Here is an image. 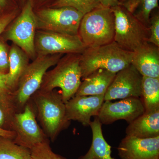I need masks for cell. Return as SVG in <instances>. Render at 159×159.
<instances>
[{
    "label": "cell",
    "instance_id": "cell-18",
    "mask_svg": "<svg viewBox=\"0 0 159 159\" xmlns=\"http://www.w3.org/2000/svg\"><path fill=\"white\" fill-rule=\"evenodd\" d=\"M102 125L98 117L90 123L93 133V140L88 152L78 159H116L111 156V146L106 141L102 134Z\"/></svg>",
    "mask_w": 159,
    "mask_h": 159
},
{
    "label": "cell",
    "instance_id": "cell-4",
    "mask_svg": "<svg viewBox=\"0 0 159 159\" xmlns=\"http://www.w3.org/2000/svg\"><path fill=\"white\" fill-rule=\"evenodd\" d=\"M115 16L111 8L99 7L84 14L78 35L87 48H95L114 41Z\"/></svg>",
    "mask_w": 159,
    "mask_h": 159
},
{
    "label": "cell",
    "instance_id": "cell-27",
    "mask_svg": "<svg viewBox=\"0 0 159 159\" xmlns=\"http://www.w3.org/2000/svg\"><path fill=\"white\" fill-rule=\"evenodd\" d=\"M9 70V52L7 46L0 39V72L8 74Z\"/></svg>",
    "mask_w": 159,
    "mask_h": 159
},
{
    "label": "cell",
    "instance_id": "cell-25",
    "mask_svg": "<svg viewBox=\"0 0 159 159\" xmlns=\"http://www.w3.org/2000/svg\"><path fill=\"white\" fill-rule=\"evenodd\" d=\"M14 106L9 104L0 105V128L11 130V123L15 114L16 113Z\"/></svg>",
    "mask_w": 159,
    "mask_h": 159
},
{
    "label": "cell",
    "instance_id": "cell-21",
    "mask_svg": "<svg viewBox=\"0 0 159 159\" xmlns=\"http://www.w3.org/2000/svg\"><path fill=\"white\" fill-rule=\"evenodd\" d=\"M142 97L145 112L159 109V78L142 77Z\"/></svg>",
    "mask_w": 159,
    "mask_h": 159
},
{
    "label": "cell",
    "instance_id": "cell-31",
    "mask_svg": "<svg viewBox=\"0 0 159 159\" xmlns=\"http://www.w3.org/2000/svg\"><path fill=\"white\" fill-rule=\"evenodd\" d=\"M15 135V134L13 131L7 130V129L0 128V137L9 138L13 140Z\"/></svg>",
    "mask_w": 159,
    "mask_h": 159
},
{
    "label": "cell",
    "instance_id": "cell-15",
    "mask_svg": "<svg viewBox=\"0 0 159 159\" xmlns=\"http://www.w3.org/2000/svg\"><path fill=\"white\" fill-rule=\"evenodd\" d=\"M159 48L147 43L133 52L131 64L142 77L159 78Z\"/></svg>",
    "mask_w": 159,
    "mask_h": 159
},
{
    "label": "cell",
    "instance_id": "cell-19",
    "mask_svg": "<svg viewBox=\"0 0 159 159\" xmlns=\"http://www.w3.org/2000/svg\"><path fill=\"white\" fill-rule=\"evenodd\" d=\"M29 57L27 54L13 44L9 51V70L7 84L10 90L14 92L17 88L20 78L29 64Z\"/></svg>",
    "mask_w": 159,
    "mask_h": 159
},
{
    "label": "cell",
    "instance_id": "cell-32",
    "mask_svg": "<svg viewBox=\"0 0 159 159\" xmlns=\"http://www.w3.org/2000/svg\"><path fill=\"white\" fill-rule=\"evenodd\" d=\"M6 0H0V9L4 8L6 5Z\"/></svg>",
    "mask_w": 159,
    "mask_h": 159
},
{
    "label": "cell",
    "instance_id": "cell-5",
    "mask_svg": "<svg viewBox=\"0 0 159 159\" xmlns=\"http://www.w3.org/2000/svg\"><path fill=\"white\" fill-rule=\"evenodd\" d=\"M63 54L37 56L29 64L19 81L11 98L16 112L22 111L31 97L40 88L43 78L48 70L55 66Z\"/></svg>",
    "mask_w": 159,
    "mask_h": 159
},
{
    "label": "cell",
    "instance_id": "cell-20",
    "mask_svg": "<svg viewBox=\"0 0 159 159\" xmlns=\"http://www.w3.org/2000/svg\"><path fill=\"white\" fill-rule=\"evenodd\" d=\"M122 5L149 28L151 14L158 7V0H124Z\"/></svg>",
    "mask_w": 159,
    "mask_h": 159
},
{
    "label": "cell",
    "instance_id": "cell-11",
    "mask_svg": "<svg viewBox=\"0 0 159 159\" xmlns=\"http://www.w3.org/2000/svg\"><path fill=\"white\" fill-rule=\"evenodd\" d=\"M142 76L130 64L116 74L104 96V100L111 101L142 97Z\"/></svg>",
    "mask_w": 159,
    "mask_h": 159
},
{
    "label": "cell",
    "instance_id": "cell-9",
    "mask_svg": "<svg viewBox=\"0 0 159 159\" xmlns=\"http://www.w3.org/2000/svg\"><path fill=\"white\" fill-rule=\"evenodd\" d=\"M34 110L30 99L22 111L15 114L11 123V130L15 134L13 142L30 150L49 139L36 121Z\"/></svg>",
    "mask_w": 159,
    "mask_h": 159
},
{
    "label": "cell",
    "instance_id": "cell-24",
    "mask_svg": "<svg viewBox=\"0 0 159 159\" xmlns=\"http://www.w3.org/2000/svg\"><path fill=\"white\" fill-rule=\"evenodd\" d=\"M31 151L33 159H67L53 151L49 139L35 145Z\"/></svg>",
    "mask_w": 159,
    "mask_h": 159
},
{
    "label": "cell",
    "instance_id": "cell-6",
    "mask_svg": "<svg viewBox=\"0 0 159 159\" xmlns=\"http://www.w3.org/2000/svg\"><path fill=\"white\" fill-rule=\"evenodd\" d=\"M115 16L114 41L123 49L134 52L148 43L149 28L122 5L111 8Z\"/></svg>",
    "mask_w": 159,
    "mask_h": 159
},
{
    "label": "cell",
    "instance_id": "cell-3",
    "mask_svg": "<svg viewBox=\"0 0 159 159\" xmlns=\"http://www.w3.org/2000/svg\"><path fill=\"white\" fill-rule=\"evenodd\" d=\"M80 54H68L61 57L54 69L46 72L39 90L51 91L60 88L65 103L74 97L82 79Z\"/></svg>",
    "mask_w": 159,
    "mask_h": 159
},
{
    "label": "cell",
    "instance_id": "cell-10",
    "mask_svg": "<svg viewBox=\"0 0 159 159\" xmlns=\"http://www.w3.org/2000/svg\"><path fill=\"white\" fill-rule=\"evenodd\" d=\"M34 46L37 56L81 54L87 48L79 35L40 30L36 32Z\"/></svg>",
    "mask_w": 159,
    "mask_h": 159
},
{
    "label": "cell",
    "instance_id": "cell-13",
    "mask_svg": "<svg viewBox=\"0 0 159 159\" xmlns=\"http://www.w3.org/2000/svg\"><path fill=\"white\" fill-rule=\"evenodd\" d=\"M104 95L75 96L66 103L68 120L77 121L85 126H89L91 117L98 116Z\"/></svg>",
    "mask_w": 159,
    "mask_h": 159
},
{
    "label": "cell",
    "instance_id": "cell-8",
    "mask_svg": "<svg viewBox=\"0 0 159 159\" xmlns=\"http://www.w3.org/2000/svg\"><path fill=\"white\" fill-rule=\"evenodd\" d=\"M84 14L70 7L43 9L35 14L37 29L70 35H78Z\"/></svg>",
    "mask_w": 159,
    "mask_h": 159
},
{
    "label": "cell",
    "instance_id": "cell-12",
    "mask_svg": "<svg viewBox=\"0 0 159 159\" xmlns=\"http://www.w3.org/2000/svg\"><path fill=\"white\" fill-rule=\"evenodd\" d=\"M145 112L140 98L129 97L116 102L104 101L97 117L102 124L109 125L119 120L129 124Z\"/></svg>",
    "mask_w": 159,
    "mask_h": 159
},
{
    "label": "cell",
    "instance_id": "cell-23",
    "mask_svg": "<svg viewBox=\"0 0 159 159\" xmlns=\"http://www.w3.org/2000/svg\"><path fill=\"white\" fill-rule=\"evenodd\" d=\"M53 6L55 8L72 7L84 15L96 8L102 7L98 0H57Z\"/></svg>",
    "mask_w": 159,
    "mask_h": 159
},
{
    "label": "cell",
    "instance_id": "cell-22",
    "mask_svg": "<svg viewBox=\"0 0 159 159\" xmlns=\"http://www.w3.org/2000/svg\"><path fill=\"white\" fill-rule=\"evenodd\" d=\"M0 159H33L29 148L9 138L0 137Z\"/></svg>",
    "mask_w": 159,
    "mask_h": 159
},
{
    "label": "cell",
    "instance_id": "cell-28",
    "mask_svg": "<svg viewBox=\"0 0 159 159\" xmlns=\"http://www.w3.org/2000/svg\"><path fill=\"white\" fill-rule=\"evenodd\" d=\"M8 74L0 72V100L9 99L11 98L12 92L8 84Z\"/></svg>",
    "mask_w": 159,
    "mask_h": 159
},
{
    "label": "cell",
    "instance_id": "cell-7",
    "mask_svg": "<svg viewBox=\"0 0 159 159\" xmlns=\"http://www.w3.org/2000/svg\"><path fill=\"white\" fill-rule=\"evenodd\" d=\"M36 29L33 0H29L21 13L7 29L5 37L25 51L29 57L34 60L37 57L34 46Z\"/></svg>",
    "mask_w": 159,
    "mask_h": 159
},
{
    "label": "cell",
    "instance_id": "cell-17",
    "mask_svg": "<svg viewBox=\"0 0 159 159\" xmlns=\"http://www.w3.org/2000/svg\"><path fill=\"white\" fill-rule=\"evenodd\" d=\"M116 74L99 69L83 79L75 96L104 95Z\"/></svg>",
    "mask_w": 159,
    "mask_h": 159
},
{
    "label": "cell",
    "instance_id": "cell-29",
    "mask_svg": "<svg viewBox=\"0 0 159 159\" xmlns=\"http://www.w3.org/2000/svg\"><path fill=\"white\" fill-rule=\"evenodd\" d=\"M16 13L13 12L0 17V35L16 17Z\"/></svg>",
    "mask_w": 159,
    "mask_h": 159
},
{
    "label": "cell",
    "instance_id": "cell-30",
    "mask_svg": "<svg viewBox=\"0 0 159 159\" xmlns=\"http://www.w3.org/2000/svg\"><path fill=\"white\" fill-rule=\"evenodd\" d=\"M124 0H98L100 6L104 8H112L122 5Z\"/></svg>",
    "mask_w": 159,
    "mask_h": 159
},
{
    "label": "cell",
    "instance_id": "cell-14",
    "mask_svg": "<svg viewBox=\"0 0 159 159\" xmlns=\"http://www.w3.org/2000/svg\"><path fill=\"white\" fill-rule=\"evenodd\" d=\"M117 149L121 159H159V136L141 139L126 135Z\"/></svg>",
    "mask_w": 159,
    "mask_h": 159
},
{
    "label": "cell",
    "instance_id": "cell-2",
    "mask_svg": "<svg viewBox=\"0 0 159 159\" xmlns=\"http://www.w3.org/2000/svg\"><path fill=\"white\" fill-rule=\"evenodd\" d=\"M133 54L114 41L104 45L86 48L80 56L82 79L99 69L116 74L130 64Z\"/></svg>",
    "mask_w": 159,
    "mask_h": 159
},
{
    "label": "cell",
    "instance_id": "cell-26",
    "mask_svg": "<svg viewBox=\"0 0 159 159\" xmlns=\"http://www.w3.org/2000/svg\"><path fill=\"white\" fill-rule=\"evenodd\" d=\"M150 36L148 43L159 47V14L158 11L152 12L149 19Z\"/></svg>",
    "mask_w": 159,
    "mask_h": 159
},
{
    "label": "cell",
    "instance_id": "cell-1",
    "mask_svg": "<svg viewBox=\"0 0 159 159\" xmlns=\"http://www.w3.org/2000/svg\"><path fill=\"white\" fill-rule=\"evenodd\" d=\"M30 99L34 104L42 129L49 140L54 142L70 123L66 117V103L61 94L54 90H39Z\"/></svg>",
    "mask_w": 159,
    "mask_h": 159
},
{
    "label": "cell",
    "instance_id": "cell-16",
    "mask_svg": "<svg viewBox=\"0 0 159 159\" xmlns=\"http://www.w3.org/2000/svg\"><path fill=\"white\" fill-rule=\"evenodd\" d=\"M126 135L141 139L159 136V109L146 112L132 121L125 129Z\"/></svg>",
    "mask_w": 159,
    "mask_h": 159
}]
</instances>
